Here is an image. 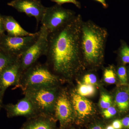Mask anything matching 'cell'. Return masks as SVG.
<instances>
[{
	"label": "cell",
	"instance_id": "6da1fadb",
	"mask_svg": "<svg viewBox=\"0 0 129 129\" xmlns=\"http://www.w3.org/2000/svg\"><path fill=\"white\" fill-rule=\"evenodd\" d=\"M80 14L59 30L49 34L46 64L56 75L70 78L84 68L80 45Z\"/></svg>",
	"mask_w": 129,
	"mask_h": 129
},
{
	"label": "cell",
	"instance_id": "7a4b0ae2",
	"mask_svg": "<svg viewBox=\"0 0 129 129\" xmlns=\"http://www.w3.org/2000/svg\"><path fill=\"white\" fill-rule=\"evenodd\" d=\"M108 36L106 28L90 20L82 21L80 45L84 67L95 68L101 65Z\"/></svg>",
	"mask_w": 129,
	"mask_h": 129
},
{
	"label": "cell",
	"instance_id": "3957f363",
	"mask_svg": "<svg viewBox=\"0 0 129 129\" xmlns=\"http://www.w3.org/2000/svg\"><path fill=\"white\" fill-rule=\"evenodd\" d=\"M58 78L46 63L37 62L23 72L19 85L23 91L34 88L56 87Z\"/></svg>",
	"mask_w": 129,
	"mask_h": 129
},
{
	"label": "cell",
	"instance_id": "277c9868",
	"mask_svg": "<svg viewBox=\"0 0 129 129\" xmlns=\"http://www.w3.org/2000/svg\"><path fill=\"white\" fill-rule=\"evenodd\" d=\"M56 87L28 89L23 91L24 96L30 99L39 114L52 115L54 113L58 94Z\"/></svg>",
	"mask_w": 129,
	"mask_h": 129
},
{
	"label": "cell",
	"instance_id": "5b68a950",
	"mask_svg": "<svg viewBox=\"0 0 129 129\" xmlns=\"http://www.w3.org/2000/svg\"><path fill=\"white\" fill-rule=\"evenodd\" d=\"M76 16L75 12L56 5L46 7L41 21L49 34L60 29L72 21Z\"/></svg>",
	"mask_w": 129,
	"mask_h": 129
},
{
	"label": "cell",
	"instance_id": "8992f818",
	"mask_svg": "<svg viewBox=\"0 0 129 129\" xmlns=\"http://www.w3.org/2000/svg\"><path fill=\"white\" fill-rule=\"evenodd\" d=\"M39 32V36L34 43L18 57L23 72L36 63L41 56L46 55L49 32L43 25H42Z\"/></svg>",
	"mask_w": 129,
	"mask_h": 129
},
{
	"label": "cell",
	"instance_id": "52a82bcc",
	"mask_svg": "<svg viewBox=\"0 0 129 129\" xmlns=\"http://www.w3.org/2000/svg\"><path fill=\"white\" fill-rule=\"evenodd\" d=\"M39 32L33 35L22 37L2 36L0 40V49L14 56L19 57L34 43Z\"/></svg>",
	"mask_w": 129,
	"mask_h": 129
},
{
	"label": "cell",
	"instance_id": "ba28073f",
	"mask_svg": "<svg viewBox=\"0 0 129 129\" xmlns=\"http://www.w3.org/2000/svg\"><path fill=\"white\" fill-rule=\"evenodd\" d=\"M53 114L55 118L59 121L61 129L66 128L73 121L75 115L72 102L64 91L58 95Z\"/></svg>",
	"mask_w": 129,
	"mask_h": 129
},
{
	"label": "cell",
	"instance_id": "9c48e42d",
	"mask_svg": "<svg viewBox=\"0 0 129 129\" xmlns=\"http://www.w3.org/2000/svg\"><path fill=\"white\" fill-rule=\"evenodd\" d=\"M8 5L19 12L24 13L29 17H34L37 25L41 22L46 7L40 0H13Z\"/></svg>",
	"mask_w": 129,
	"mask_h": 129
},
{
	"label": "cell",
	"instance_id": "30bf717a",
	"mask_svg": "<svg viewBox=\"0 0 129 129\" xmlns=\"http://www.w3.org/2000/svg\"><path fill=\"white\" fill-rule=\"evenodd\" d=\"M23 73L18 58L0 75V91L3 94L10 86L19 85Z\"/></svg>",
	"mask_w": 129,
	"mask_h": 129
},
{
	"label": "cell",
	"instance_id": "8fae6325",
	"mask_svg": "<svg viewBox=\"0 0 129 129\" xmlns=\"http://www.w3.org/2000/svg\"><path fill=\"white\" fill-rule=\"evenodd\" d=\"M5 109L9 118L23 116L29 118L39 114L30 99L25 96L16 104L5 106Z\"/></svg>",
	"mask_w": 129,
	"mask_h": 129
},
{
	"label": "cell",
	"instance_id": "7c38bea8",
	"mask_svg": "<svg viewBox=\"0 0 129 129\" xmlns=\"http://www.w3.org/2000/svg\"><path fill=\"white\" fill-rule=\"evenodd\" d=\"M75 116L83 119L92 115L94 108L91 102L77 93L73 92L70 97Z\"/></svg>",
	"mask_w": 129,
	"mask_h": 129
},
{
	"label": "cell",
	"instance_id": "4fadbf2b",
	"mask_svg": "<svg viewBox=\"0 0 129 129\" xmlns=\"http://www.w3.org/2000/svg\"><path fill=\"white\" fill-rule=\"evenodd\" d=\"M55 121L52 115L39 114L28 118L20 129H55Z\"/></svg>",
	"mask_w": 129,
	"mask_h": 129
},
{
	"label": "cell",
	"instance_id": "5bb4252c",
	"mask_svg": "<svg viewBox=\"0 0 129 129\" xmlns=\"http://www.w3.org/2000/svg\"><path fill=\"white\" fill-rule=\"evenodd\" d=\"M5 30L11 37H22L33 35L35 33H30L25 30L16 19L12 16L2 17Z\"/></svg>",
	"mask_w": 129,
	"mask_h": 129
},
{
	"label": "cell",
	"instance_id": "9a60e30c",
	"mask_svg": "<svg viewBox=\"0 0 129 129\" xmlns=\"http://www.w3.org/2000/svg\"><path fill=\"white\" fill-rule=\"evenodd\" d=\"M115 102L120 112H126L129 108V95L127 91H118L115 96Z\"/></svg>",
	"mask_w": 129,
	"mask_h": 129
},
{
	"label": "cell",
	"instance_id": "2e32d148",
	"mask_svg": "<svg viewBox=\"0 0 129 129\" xmlns=\"http://www.w3.org/2000/svg\"><path fill=\"white\" fill-rule=\"evenodd\" d=\"M18 58L0 49V75L9 65L15 61Z\"/></svg>",
	"mask_w": 129,
	"mask_h": 129
},
{
	"label": "cell",
	"instance_id": "e0dca14e",
	"mask_svg": "<svg viewBox=\"0 0 129 129\" xmlns=\"http://www.w3.org/2000/svg\"><path fill=\"white\" fill-rule=\"evenodd\" d=\"M118 53L122 64H129V46L124 41H121Z\"/></svg>",
	"mask_w": 129,
	"mask_h": 129
},
{
	"label": "cell",
	"instance_id": "ac0fdd59",
	"mask_svg": "<svg viewBox=\"0 0 129 129\" xmlns=\"http://www.w3.org/2000/svg\"><path fill=\"white\" fill-rule=\"evenodd\" d=\"M77 94L84 97L92 96L94 94L95 88L94 85L83 83L79 85L77 89Z\"/></svg>",
	"mask_w": 129,
	"mask_h": 129
},
{
	"label": "cell",
	"instance_id": "d6986e66",
	"mask_svg": "<svg viewBox=\"0 0 129 129\" xmlns=\"http://www.w3.org/2000/svg\"><path fill=\"white\" fill-rule=\"evenodd\" d=\"M104 81L109 84H113L116 80V74L112 66L105 69L103 73Z\"/></svg>",
	"mask_w": 129,
	"mask_h": 129
},
{
	"label": "cell",
	"instance_id": "ffe728a7",
	"mask_svg": "<svg viewBox=\"0 0 129 129\" xmlns=\"http://www.w3.org/2000/svg\"><path fill=\"white\" fill-rule=\"evenodd\" d=\"M112 104V99L109 95L103 94L100 98L99 104L100 107L103 109H106L111 107Z\"/></svg>",
	"mask_w": 129,
	"mask_h": 129
},
{
	"label": "cell",
	"instance_id": "44dd1931",
	"mask_svg": "<svg viewBox=\"0 0 129 129\" xmlns=\"http://www.w3.org/2000/svg\"><path fill=\"white\" fill-rule=\"evenodd\" d=\"M117 74L120 82L123 84H125L127 81V69L124 65H120L118 68Z\"/></svg>",
	"mask_w": 129,
	"mask_h": 129
},
{
	"label": "cell",
	"instance_id": "7402d4cb",
	"mask_svg": "<svg viewBox=\"0 0 129 129\" xmlns=\"http://www.w3.org/2000/svg\"><path fill=\"white\" fill-rule=\"evenodd\" d=\"M83 80L84 83L94 85L96 84L97 77L95 74L92 73H89L84 75Z\"/></svg>",
	"mask_w": 129,
	"mask_h": 129
},
{
	"label": "cell",
	"instance_id": "603a6c76",
	"mask_svg": "<svg viewBox=\"0 0 129 129\" xmlns=\"http://www.w3.org/2000/svg\"><path fill=\"white\" fill-rule=\"evenodd\" d=\"M52 2L56 3L57 5L61 6L64 3H70L74 4L75 6L79 9L81 7L80 2L77 0H50Z\"/></svg>",
	"mask_w": 129,
	"mask_h": 129
},
{
	"label": "cell",
	"instance_id": "cb8c5ba5",
	"mask_svg": "<svg viewBox=\"0 0 129 129\" xmlns=\"http://www.w3.org/2000/svg\"><path fill=\"white\" fill-rule=\"evenodd\" d=\"M117 113V110L113 107H109L104 109L103 112V116L106 118H110L114 116Z\"/></svg>",
	"mask_w": 129,
	"mask_h": 129
},
{
	"label": "cell",
	"instance_id": "d4e9b609",
	"mask_svg": "<svg viewBox=\"0 0 129 129\" xmlns=\"http://www.w3.org/2000/svg\"><path fill=\"white\" fill-rule=\"evenodd\" d=\"M112 125L115 129H122L123 126L121 120L118 119L114 120L112 123Z\"/></svg>",
	"mask_w": 129,
	"mask_h": 129
},
{
	"label": "cell",
	"instance_id": "484cf974",
	"mask_svg": "<svg viewBox=\"0 0 129 129\" xmlns=\"http://www.w3.org/2000/svg\"><path fill=\"white\" fill-rule=\"evenodd\" d=\"M123 126L125 128H129V117H125L121 120Z\"/></svg>",
	"mask_w": 129,
	"mask_h": 129
},
{
	"label": "cell",
	"instance_id": "4316f807",
	"mask_svg": "<svg viewBox=\"0 0 129 129\" xmlns=\"http://www.w3.org/2000/svg\"><path fill=\"white\" fill-rule=\"evenodd\" d=\"M95 1L101 3L104 8L106 9L108 7V5L106 2V0H95Z\"/></svg>",
	"mask_w": 129,
	"mask_h": 129
},
{
	"label": "cell",
	"instance_id": "83f0119b",
	"mask_svg": "<svg viewBox=\"0 0 129 129\" xmlns=\"http://www.w3.org/2000/svg\"><path fill=\"white\" fill-rule=\"evenodd\" d=\"M4 31H5V29L3 27L2 17L0 16V34H3Z\"/></svg>",
	"mask_w": 129,
	"mask_h": 129
},
{
	"label": "cell",
	"instance_id": "f1b7e54d",
	"mask_svg": "<svg viewBox=\"0 0 129 129\" xmlns=\"http://www.w3.org/2000/svg\"><path fill=\"white\" fill-rule=\"evenodd\" d=\"M3 95L0 91V109H1L2 106V98Z\"/></svg>",
	"mask_w": 129,
	"mask_h": 129
},
{
	"label": "cell",
	"instance_id": "f546056e",
	"mask_svg": "<svg viewBox=\"0 0 129 129\" xmlns=\"http://www.w3.org/2000/svg\"><path fill=\"white\" fill-rule=\"evenodd\" d=\"M91 129H103L102 126L100 125H96L92 127Z\"/></svg>",
	"mask_w": 129,
	"mask_h": 129
},
{
	"label": "cell",
	"instance_id": "4dcf8cb0",
	"mask_svg": "<svg viewBox=\"0 0 129 129\" xmlns=\"http://www.w3.org/2000/svg\"><path fill=\"white\" fill-rule=\"evenodd\" d=\"M106 129H115L113 127L112 125H110L108 126H107Z\"/></svg>",
	"mask_w": 129,
	"mask_h": 129
},
{
	"label": "cell",
	"instance_id": "1f68e13d",
	"mask_svg": "<svg viewBox=\"0 0 129 129\" xmlns=\"http://www.w3.org/2000/svg\"><path fill=\"white\" fill-rule=\"evenodd\" d=\"M3 36V34H0V40H1V39L2 37Z\"/></svg>",
	"mask_w": 129,
	"mask_h": 129
},
{
	"label": "cell",
	"instance_id": "d6a6232c",
	"mask_svg": "<svg viewBox=\"0 0 129 129\" xmlns=\"http://www.w3.org/2000/svg\"></svg>",
	"mask_w": 129,
	"mask_h": 129
}]
</instances>
